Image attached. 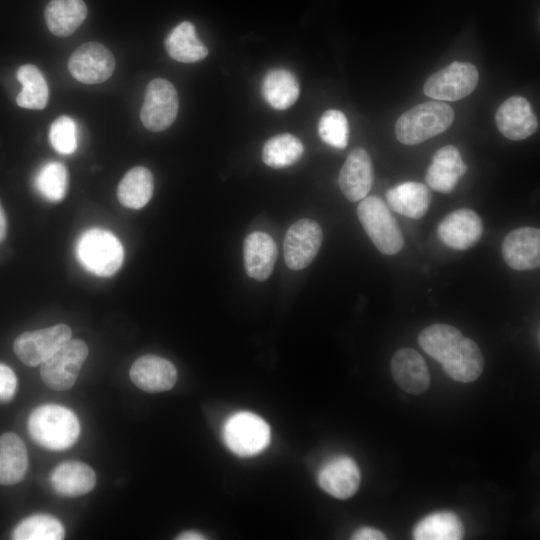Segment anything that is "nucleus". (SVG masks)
<instances>
[{
  "instance_id": "obj_33",
  "label": "nucleus",
  "mask_w": 540,
  "mask_h": 540,
  "mask_svg": "<svg viewBox=\"0 0 540 540\" xmlns=\"http://www.w3.org/2000/svg\"><path fill=\"white\" fill-rule=\"evenodd\" d=\"M36 190L50 202L61 201L68 189V172L66 167L57 161L45 163L34 179Z\"/></svg>"
},
{
  "instance_id": "obj_28",
  "label": "nucleus",
  "mask_w": 540,
  "mask_h": 540,
  "mask_svg": "<svg viewBox=\"0 0 540 540\" xmlns=\"http://www.w3.org/2000/svg\"><path fill=\"white\" fill-rule=\"evenodd\" d=\"M154 179L149 169L136 166L121 179L117 188L119 202L131 209L143 208L151 199Z\"/></svg>"
},
{
  "instance_id": "obj_34",
  "label": "nucleus",
  "mask_w": 540,
  "mask_h": 540,
  "mask_svg": "<svg viewBox=\"0 0 540 540\" xmlns=\"http://www.w3.org/2000/svg\"><path fill=\"white\" fill-rule=\"evenodd\" d=\"M318 134L326 144L344 149L349 139V125L345 114L337 109L325 111L318 122Z\"/></svg>"
},
{
  "instance_id": "obj_1",
  "label": "nucleus",
  "mask_w": 540,
  "mask_h": 540,
  "mask_svg": "<svg viewBox=\"0 0 540 540\" xmlns=\"http://www.w3.org/2000/svg\"><path fill=\"white\" fill-rule=\"evenodd\" d=\"M418 343L457 382H473L483 372L484 359L478 345L451 325L436 323L424 328Z\"/></svg>"
},
{
  "instance_id": "obj_39",
  "label": "nucleus",
  "mask_w": 540,
  "mask_h": 540,
  "mask_svg": "<svg viewBox=\"0 0 540 540\" xmlns=\"http://www.w3.org/2000/svg\"><path fill=\"white\" fill-rule=\"evenodd\" d=\"M6 235V218L4 211L0 205V243L4 240Z\"/></svg>"
},
{
  "instance_id": "obj_15",
  "label": "nucleus",
  "mask_w": 540,
  "mask_h": 540,
  "mask_svg": "<svg viewBox=\"0 0 540 540\" xmlns=\"http://www.w3.org/2000/svg\"><path fill=\"white\" fill-rule=\"evenodd\" d=\"M495 121L501 134L513 141L531 136L538 128V120L529 101L521 96L506 99L497 109Z\"/></svg>"
},
{
  "instance_id": "obj_10",
  "label": "nucleus",
  "mask_w": 540,
  "mask_h": 540,
  "mask_svg": "<svg viewBox=\"0 0 540 540\" xmlns=\"http://www.w3.org/2000/svg\"><path fill=\"white\" fill-rule=\"evenodd\" d=\"M71 335V329L66 324L27 331L15 339L13 349L22 363L34 367L52 356L71 339Z\"/></svg>"
},
{
  "instance_id": "obj_22",
  "label": "nucleus",
  "mask_w": 540,
  "mask_h": 540,
  "mask_svg": "<svg viewBox=\"0 0 540 540\" xmlns=\"http://www.w3.org/2000/svg\"><path fill=\"white\" fill-rule=\"evenodd\" d=\"M52 489L63 497H79L93 490L96 474L87 464L66 461L58 464L50 473Z\"/></svg>"
},
{
  "instance_id": "obj_18",
  "label": "nucleus",
  "mask_w": 540,
  "mask_h": 540,
  "mask_svg": "<svg viewBox=\"0 0 540 540\" xmlns=\"http://www.w3.org/2000/svg\"><path fill=\"white\" fill-rule=\"evenodd\" d=\"M338 183L344 196L351 202L367 196L373 184V166L365 149L355 148L350 152L341 167Z\"/></svg>"
},
{
  "instance_id": "obj_8",
  "label": "nucleus",
  "mask_w": 540,
  "mask_h": 540,
  "mask_svg": "<svg viewBox=\"0 0 540 540\" xmlns=\"http://www.w3.org/2000/svg\"><path fill=\"white\" fill-rule=\"evenodd\" d=\"M479 81L477 68L468 62L454 61L431 75L423 90L426 96L442 101H456L471 94Z\"/></svg>"
},
{
  "instance_id": "obj_35",
  "label": "nucleus",
  "mask_w": 540,
  "mask_h": 540,
  "mask_svg": "<svg viewBox=\"0 0 540 540\" xmlns=\"http://www.w3.org/2000/svg\"><path fill=\"white\" fill-rule=\"evenodd\" d=\"M52 147L59 153L69 155L77 148V128L74 120L68 116L55 119L49 130Z\"/></svg>"
},
{
  "instance_id": "obj_19",
  "label": "nucleus",
  "mask_w": 540,
  "mask_h": 540,
  "mask_svg": "<svg viewBox=\"0 0 540 540\" xmlns=\"http://www.w3.org/2000/svg\"><path fill=\"white\" fill-rule=\"evenodd\" d=\"M391 374L398 387L413 395L424 393L430 385L427 364L412 348H401L393 355Z\"/></svg>"
},
{
  "instance_id": "obj_24",
  "label": "nucleus",
  "mask_w": 540,
  "mask_h": 540,
  "mask_svg": "<svg viewBox=\"0 0 540 540\" xmlns=\"http://www.w3.org/2000/svg\"><path fill=\"white\" fill-rule=\"evenodd\" d=\"M28 469L27 449L15 433L0 436V484L13 485L20 482Z\"/></svg>"
},
{
  "instance_id": "obj_11",
  "label": "nucleus",
  "mask_w": 540,
  "mask_h": 540,
  "mask_svg": "<svg viewBox=\"0 0 540 540\" xmlns=\"http://www.w3.org/2000/svg\"><path fill=\"white\" fill-rule=\"evenodd\" d=\"M323 240L320 225L309 218L294 222L284 239V259L288 268L301 270L318 254Z\"/></svg>"
},
{
  "instance_id": "obj_36",
  "label": "nucleus",
  "mask_w": 540,
  "mask_h": 540,
  "mask_svg": "<svg viewBox=\"0 0 540 540\" xmlns=\"http://www.w3.org/2000/svg\"><path fill=\"white\" fill-rule=\"evenodd\" d=\"M16 388L17 378L15 373L9 366L0 363V402H9L13 398Z\"/></svg>"
},
{
  "instance_id": "obj_12",
  "label": "nucleus",
  "mask_w": 540,
  "mask_h": 540,
  "mask_svg": "<svg viewBox=\"0 0 540 540\" xmlns=\"http://www.w3.org/2000/svg\"><path fill=\"white\" fill-rule=\"evenodd\" d=\"M68 69L79 82L98 84L110 78L115 69V59L103 44L87 42L71 54Z\"/></svg>"
},
{
  "instance_id": "obj_25",
  "label": "nucleus",
  "mask_w": 540,
  "mask_h": 540,
  "mask_svg": "<svg viewBox=\"0 0 540 540\" xmlns=\"http://www.w3.org/2000/svg\"><path fill=\"white\" fill-rule=\"evenodd\" d=\"M265 101L274 109L285 110L299 97L300 86L296 76L287 69L270 70L261 85Z\"/></svg>"
},
{
  "instance_id": "obj_32",
  "label": "nucleus",
  "mask_w": 540,
  "mask_h": 540,
  "mask_svg": "<svg viewBox=\"0 0 540 540\" xmlns=\"http://www.w3.org/2000/svg\"><path fill=\"white\" fill-rule=\"evenodd\" d=\"M65 529L60 520L49 514H35L23 519L14 529L15 540H61Z\"/></svg>"
},
{
  "instance_id": "obj_6",
  "label": "nucleus",
  "mask_w": 540,
  "mask_h": 540,
  "mask_svg": "<svg viewBox=\"0 0 540 540\" xmlns=\"http://www.w3.org/2000/svg\"><path fill=\"white\" fill-rule=\"evenodd\" d=\"M223 439L233 453L253 456L268 446L270 428L258 415L241 411L231 415L224 423Z\"/></svg>"
},
{
  "instance_id": "obj_2",
  "label": "nucleus",
  "mask_w": 540,
  "mask_h": 540,
  "mask_svg": "<svg viewBox=\"0 0 540 540\" xmlns=\"http://www.w3.org/2000/svg\"><path fill=\"white\" fill-rule=\"evenodd\" d=\"M27 429L32 440L39 446L62 451L76 443L80 423L72 410L56 404H45L31 412Z\"/></svg>"
},
{
  "instance_id": "obj_31",
  "label": "nucleus",
  "mask_w": 540,
  "mask_h": 540,
  "mask_svg": "<svg viewBox=\"0 0 540 540\" xmlns=\"http://www.w3.org/2000/svg\"><path fill=\"white\" fill-rule=\"evenodd\" d=\"M303 153L304 146L299 138L290 133H282L265 142L262 160L267 166L280 169L296 163Z\"/></svg>"
},
{
  "instance_id": "obj_7",
  "label": "nucleus",
  "mask_w": 540,
  "mask_h": 540,
  "mask_svg": "<svg viewBox=\"0 0 540 540\" xmlns=\"http://www.w3.org/2000/svg\"><path fill=\"white\" fill-rule=\"evenodd\" d=\"M87 356L88 347L84 341L68 340L41 364L40 374L44 384L55 391L70 389Z\"/></svg>"
},
{
  "instance_id": "obj_3",
  "label": "nucleus",
  "mask_w": 540,
  "mask_h": 540,
  "mask_svg": "<svg viewBox=\"0 0 540 540\" xmlns=\"http://www.w3.org/2000/svg\"><path fill=\"white\" fill-rule=\"evenodd\" d=\"M454 120V111L441 101H428L404 112L395 124L399 142L416 145L443 133Z\"/></svg>"
},
{
  "instance_id": "obj_14",
  "label": "nucleus",
  "mask_w": 540,
  "mask_h": 540,
  "mask_svg": "<svg viewBox=\"0 0 540 540\" xmlns=\"http://www.w3.org/2000/svg\"><path fill=\"white\" fill-rule=\"evenodd\" d=\"M360 481L361 473L357 463L345 455L327 461L317 475L321 489L338 499L353 496L359 488Z\"/></svg>"
},
{
  "instance_id": "obj_37",
  "label": "nucleus",
  "mask_w": 540,
  "mask_h": 540,
  "mask_svg": "<svg viewBox=\"0 0 540 540\" xmlns=\"http://www.w3.org/2000/svg\"><path fill=\"white\" fill-rule=\"evenodd\" d=\"M354 540H383L386 536L383 532L372 527H362L352 534Z\"/></svg>"
},
{
  "instance_id": "obj_4",
  "label": "nucleus",
  "mask_w": 540,
  "mask_h": 540,
  "mask_svg": "<svg viewBox=\"0 0 540 540\" xmlns=\"http://www.w3.org/2000/svg\"><path fill=\"white\" fill-rule=\"evenodd\" d=\"M75 253L88 272L101 277L115 274L124 259V249L118 238L108 230L90 228L78 238Z\"/></svg>"
},
{
  "instance_id": "obj_9",
  "label": "nucleus",
  "mask_w": 540,
  "mask_h": 540,
  "mask_svg": "<svg viewBox=\"0 0 540 540\" xmlns=\"http://www.w3.org/2000/svg\"><path fill=\"white\" fill-rule=\"evenodd\" d=\"M179 100L175 87L163 78L153 79L146 87L140 119L153 132L166 130L176 119Z\"/></svg>"
},
{
  "instance_id": "obj_27",
  "label": "nucleus",
  "mask_w": 540,
  "mask_h": 540,
  "mask_svg": "<svg viewBox=\"0 0 540 540\" xmlns=\"http://www.w3.org/2000/svg\"><path fill=\"white\" fill-rule=\"evenodd\" d=\"M87 7L83 0H51L45 9L49 30L56 36H69L83 23Z\"/></svg>"
},
{
  "instance_id": "obj_16",
  "label": "nucleus",
  "mask_w": 540,
  "mask_h": 540,
  "mask_svg": "<svg viewBox=\"0 0 540 540\" xmlns=\"http://www.w3.org/2000/svg\"><path fill=\"white\" fill-rule=\"evenodd\" d=\"M506 264L518 271L531 270L540 265V231L521 227L509 232L502 244Z\"/></svg>"
},
{
  "instance_id": "obj_13",
  "label": "nucleus",
  "mask_w": 540,
  "mask_h": 540,
  "mask_svg": "<svg viewBox=\"0 0 540 540\" xmlns=\"http://www.w3.org/2000/svg\"><path fill=\"white\" fill-rule=\"evenodd\" d=\"M482 232L481 218L468 208L449 213L437 226L441 242L454 250H467L473 247L480 240Z\"/></svg>"
},
{
  "instance_id": "obj_30",
  "label": "nucleus",
  "mask_w": 540,
  "mask_h": 540,
  "mask_svg": "<svg viewBox=\"0 0 540 540\" xmlns=\"http://www.w3.org/2000/svg\"><path fill=\"white\" fill-rule=\"evenodd\" d=\"M17 79L22 89L17 95L16 102L27 109H43L48 101L49 90L41 71L34 65H22L17 70Z\"/></svg>"
},
{
  "instance_id": "obj_21",
  "label": "nucleus",
  "mask_w": 540,
  "mask_h": 540,
  "mask_svg": "<svg viewBox=\"0 0 540 540\" xmlns=\"http://www.w3.org/2000/svg\"><path fill=\"white\" fill-rule=\"evenodd\" d=\"M244 267L247 275L257 281L266 280L272 273L277 246L273 238L261 231L250 233L243 244Z\"/></svg>"
},
{
  "instance_id": "obj_38",
  "label": "nucleus",
  "mask_w": 540,
  "mask_h": 540,
  "mask_svg": "<svg viewBox=\"0 0 540 540\" xmlns=\"http://www.w3.org/2000/svg\"><path fill=\"white\" fill-rule=\"evenodd\" d=\"M206 537L200 534L199 532L188 530L179 534L176 539L178 540H200L205 539Z\"/></svg>"
},
{
  "instance_id": "obj_5",
  "label": "nucleus",
  "mask_w": 540,
  "mask_h": 540,
  "mask_svg": "<svg viewBox=\"0 0 540 540\" xmlns=\"http://www.w3.org/2000/svg\"><path fill=\"white\" fill-rule=\"evenodd\" d=\"M358 219L376 248L385 255H395L404 246L400 227L390 208L377 196H366L357 207Z\"/></svg>"
},
{
  "instance_id": "obj_26",
  "label": "nucleus",
  "mask_w": 540,
  "mask_h": 540,
  "mask_svg": "<svg viewBox=\"0 0 540 540\" xmlns=\"http://www.w3.org/2000/svg\"><path fill=\"white\" fill-rule=\"evenodd\" d=\"M171 58L182 63H195L208 55V49L197 37L195 26L184 21L174 27L165 39Z\"/></svg>"
},
{
  "instance_id": "obj_29",
  "label": "nucleus",
  "mask_w": 540,
  "mask_h": 540,
  "mask_svg": "<svg viewBox=\"0 0 540 540\" xmlns=\"http://www.w3.org/2000/svg\"><path fill=\"white\" fill-rule=\"evenodd\" d=\"M464 527L458 515L451 511L431 513L414 527L413 538L417 540H459Z\"/></svg>"
},
{
  "instance_id": "obj_20",
  "label": "nucleus",
  "mask_w": 540,
  "mask_h": 540,
  "mask_svg": "<svg viewBox=\"0 0 540 540\" xmlns=\"http://www.w3.org/2000/svg\"><path fill=\"white\" fill-rule=\"evenodd\" d=\"M466 169L459 150L453 145H446L433 155L425 179L433 190L450 193L455 189Z\"/></svg>"
},
{
  "instance_id": "obj_23",
  "label": "nucleus",
  "mask_w": 540,
  "mask_h": 540,
  "mask_svg": "<svg viewBox=\"0 0 540 540\" xmlns=\"http://www.w3.org/2000/svg\"><path fill=\"white\" fill-rule=\"evenodd\" d=\"M387 206L394 212L412 219L425 215L430 203L431 193L422 183L407 181L400 183L386 192Z\"/></svg>"
},
{
  "instance_id": "obj_17",
  "label": "nucleus",
  "mask_w": 540,
  "mask_h": 540,
  "mask_svg": "<svg viewBox=\"0 0 540 540\" xmlns=\"http://www.w3.org/2000/svg\"><path fill=\"white\" fill-rule=\"evenodd\" d=\"M129 374L139 389L149 393L170 390L177 380L175 366L169 360L151 354L137 358Z\"/></svg>"
}]
</instances>
